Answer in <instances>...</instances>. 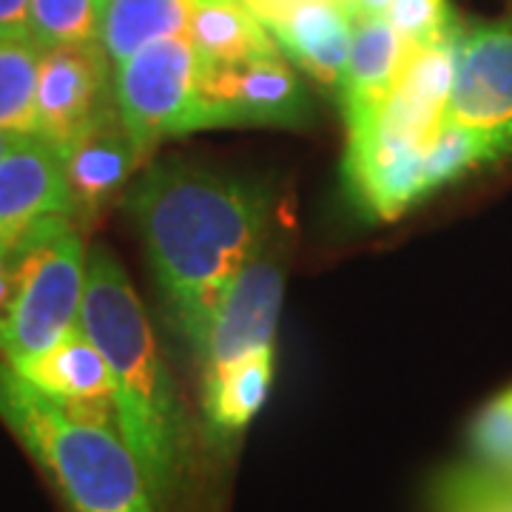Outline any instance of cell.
<instances>
[{"label":"cell","instance_id":"cell-24","mask_svg":"<svg viewBox=\"0 0 512 512\" xmlns=\"http://www.w3.org/2000/svg\"><path fill=\"white\" fill-rule=\"evenodd\" d=\"M433 512H512V490L470 461L450 467L433 487Z\"/></svg>","mask_w":512,"mask_h":512},{"label":"cell","instance_id":"cell-9","mask_svg":"<svg viewBox=\"0 0 512 512\" xmlns=\"http://www.w3.org/2000/svg\"><path fill=\"white\" fill-rule=\"evenodd\" d=\"M450 120L512 154V20L458 32Z\"/></svg>","mask_w":512,"mask_h":512},{"label":"cell","instance_id":"cell-26","mask_svg":"<svg viewBox=\"0 0 512 512\" xmlns=\"http://www.w3.org/2000/svg\"><path fill=\"white\" fill-rule=\"evenodd\" d=\"M0 37L29 40V0H0Z\"/></svg>","mask_w":512,"mask_h":512},{"label":"cell","instance_id":"cell-21","mask_svg":"<svg viewBox=\"0 0 512 512\" xmlns=\"http://www.w3.org/2000/svg\"><path fill=\"white\" fill-rule=\"evenodd\" d=\"M470 464L512 490V384L476 410L467 427Z\"/></svg>","mask_w":512,"mask_h":512},{"label":"cell","instance_id":"cell-8","mask_svg":"<svg viewBox=\"0 0 512 512\" xmlns=\"http://www.w3.org/2000/svg\"><path fill=\"white\" fill-rule=\"evenodd\" d=\"M114 109V66L100 40L43 49L35 89V134L66 151Z\"/></svg>","mask_w":512,"mask_h":512},{"label":"cell","instance_id":"cell-12","mask_svg":"<svg viewBox=\"0 0 512 512\" xmlns=\"http://www.w3.org/2000/svg\"><path fill=\"white\" fill-rule=\"evenodd\" d=\"M12 367L40 393L72 410L74 416L117 424L111 370L83 328H74L49 350L20 359Z\"/></svg>","mask_w":512,"mask_h":512},{"label":"cell","instance_id":"cell-19","mask_svg":"<svg viewBox=\"0 0 512 512\" xmlns=\"http://www.w3.org/2000/svg\"><path fill=\"white\" fill-rule=\"evenodd\" d=\"M197 0H106L100 9V46L111 66L123 63L148 43L185 35Z\"/></svg>","mask_w":512,"mask_h":512},{"label":"cell","instance_id":"cell-25","mask_svg":"<svg viewBox=\"0 0 512 512\" xmlns=\"http://www.w3.org/2000/svg\"><path fill=\"white\" fill-rule=\"evenodd\" d=\"M384 20L396 29L404 46H430L461 32L450 0H390Z\"/></svg>","mask_w":512,"mask_h":512},{"label":"cell","instance_id":"cell-23","mask_svg":"<svg viewBox=\"0 0 512 512\" xmlns=\"http://www.w3.org/2000/svg\"><path fill=\"white\" fill-rule=\"evenodd\" d=\"M100 35L97 0H29V40L37 49L94 43Z\"/></svg>","mask_w":512,"mask_h":512},{"label":"cell","instance_id":"cell-4","mask_svg":"<svg viewBox=\"0 0 512 512\" xmlns=\"http://www.w3.org/2000/svg\"><path fill=\"white\" fill-rule=\"evenodd\" d=\"M89 251L72 217H49L15 242L12 293L0 311V356L18 365L80 328Z\"/></svg>","mask_w":512,"mask_h":512},{"label":"cell","instance_id":"cell-15","mask_svg":"<svg viewBox=\"0 0 512 512\" xmlns=\"http://www.w3.org/2000/svg\"><path fill=\"white\" fill-rule=\"evenodd\" d=\"M353 20V9L342 0H302L265 29L291 63L339 92L348 66Z\"/></svg>","mask_w":512,"mask_h":512},{"label":"cell","instance_id":"cell-13","mask_svg":"<svg viewBox=\"0 0 512 512\" xmlns=\"http://www.w3.org/2000/svg\"><path fill=\"white\" fill-rule=\"evenodd\" d=\"M66 154V177L72 188L74 220H94L146 163V148L140 146L123 126L117 109L86 134H80Z\"/></svg>","mask_w":512,"mask_h":512},{"label":"cell","instance_id":"cell-5","mask_svg":"<svg viewBox=\"0 0 512 512\" xmlns=\"http://www.w3.org/2000/svg\"><path fill=\"white\" fill-rule=\"evenodd\" d=\"M202 60L185 35L148 43L114 66V106L128 134L146 148L200 128Z\"/></svg>","mask_w":512,"mask_h":512},{"label":"cell","instance_id":"cell-17","mask_svg":"<svg viewBox=\"0 0 512 512\" xmlns=\"http://www.w3.org/2000/svg\"><path fill=\"white\" fill-rule=\"evenodd\" d=\"M276 350L259 348L231 365L202 376V410L211 433L220 441H231L248 430L268 402L274 384Z\"/></svg>","mask_w":512,"mask_h":512},{"label":"cell","instance_id":"cell-6","mask_svg":"<svg viewBox=\"0 0 512 512\" xmlns=\"http://www.w3.org/2000/svg\"><path fill=\"white\" fill-rule=\"evenodd\" d=\"M285 299V242L268 231L237 276L222 291L217 308L191 348L205 373L237 362L259 348H274L279 313Z\"/></svg>","mask_w":512,"mask_h":512},{"label":"cell","instance_id":"cell-18","mask_svg":"<svg viewBox=\"0 0 512 512\" xmlns=\"http://www.w3.org/2000/svg\"><path fill=\"white\" fill-rule=\"evenodd\" d=\"M185 37L202 63H237L279 52L265 23L242 0H197Z\"/></svg>","mask_w":512,"mask_h":512},{"label":"cell","instance_id":"cell-11","mask_svg":"<svg viewBox=\"0 0 512 512\" xmlns=\"http://www.w3.org/2000/svg\"><path fill=\"white\" fill-rule=\"evenodd\" d=\"M49 217L74 220L66 154L52 140L29 131L0 157V239L18 242L32 225Z\"/></svg>","mask_w":512,"mask_h":512},{"label":"cell","instance_id":"cell-27","mask_svg":"<svg viewBox=\"0 0 512 512\" xmlns=\"http://www.w3.org/2000/svg\"><path fill=\"white\" fill-rule=\"evenodd\" d=\"M12 265H15V242L0 239V311L12 293Z\"/></svg>","mask_w":512,"mask_h":512},{"label":"cell","instance_id":"cell-30","mask_svg":"<svg viewBox=\"0 0 512 512\" xmlns=\"http://www.w3.org/2000/svg\"><path fill=\"white\" fill-rule=\"evenodd\" d=\"M342 3H348V6H350V9H353V0H342Z\"/></svg>","mask_w":512,"mask_h":512},{"label":"cell","instance_id":"cell-1","mask_svg":"<svg viewBox=\"0 0 512 512\" xmlns=\"http://www.w3.org/2000/svg\"><path fill=\"white\" fill-rule=\"evenodd\" d=\"M128 211L188 342L274 228L265 185L185 160L148 165L128 191Z\"/></svg>","mask_w":512,"mask_h":512},{"label":"cell","instance_id":"cell-10","mask_svg":"<svg viewBox=\"0 0 512 512\" xmlns=\"http://www.w3.org/2000/svg\"><path fill=\"white\" fill-rule=\"evenodd\" d=\"M348 140V183L365 214L396 220L424 200V148L384 126L376 114L348 123Z\"/></svg>","mask_w":512,"mask_h":512},{"label":"cell","instance_id":"cell-7","mask_svg":"<svg viewBox=\"0 0 512 512\" xmlns=\"http://www.w3.org/2000/svg\"><path fill=\"white\" fill-rule=\"evenodd\" d=\"M311 100L282 52L237 63H202L200 128L299 126Z\"/></svg>","mask_w":512,"mask_h":512},{"label":"cell","instance_id":"cell-20","mask_svg":"<svg viewBox=\"0 0 512 512\" xmlns=\"http://www.w3.org/2000/svg\"><path fill=\"white\" fill-rule=\"evenodd\" d=\"M498 160H504V157L487 137L447 120V126L436 134V140L424 148V160H421L424 197L444 185L456 183L464 174L476 171L481 165H493Z\"/></svg>","mask_w":512,"mask_h":512},{"label":"cell","instance_id":"cell-28","mask_svg":"<svg viewBox=\"0 0 512 512\" xmlns=\"http://www.w3.org/2000/svg\"><path fill=\"white\" fill-rule=\"evenodd\" d=\"M390 0H353V18H370V15H384Z\"/></svg>","mask_w":512,"mask_h":512},{"label":"cell","instance_id":"cell-2","mask_svg":"<svg viewBox=\"0 0 512 512\" xmlns=\"http://www.w3.org/2000/svg\"><path fill=\"white\" fill-rule=\"evenodd\" d=\"M80 328L103 353L114 382L120 433L157 504H168L188 467V419L146 308L109 248L89 254Z\"/></svg>","mask_w":512,"mask_h":512},{"label":"cell","instance_id":"cell-31","mask_svg":"<svg viewBox=\"0 0 512 512\" xmlns=\"http://www.w3.org/2000/svg\"><path fill=\"white\" fill-rule=\"evenodd\" d=\"M97 3H100V9H103V3H106V0H97Z\"/></svg>","mask_w":512,"mask_h":512},{"label":"cell","instance_id":"cell-22","mask_svg":"<svg viewBox=\"0 0 512 512\" xmlns=\"http://www.w3.org/2000/svg\"><path fill=\"white\" fill-rule=\"evenodd\" d=\"M40 55L32 40L0 37V128L35 131V89Z\"/></svg>","mask_w":512,"mask_h":512},{"label":"cell","instance_id":"cell-16","mask_svg":"<svg viewBox=\"0 0 512 512\" xmlns=\"http://www.w3.org/2000/svg\"><path fill=\"white\" fill-rule=\"evenodd\" d=\"M407 46L384 15L353 20L348 66L339 86L342 109L348 123L370 120L379 114L384 100L396 89Z\"/></svg>","mask_w":512,"mask_h":512},{"label":"cell","instance_id":"cell-14","mask_svg":"<svg viewBox=\"0 0 512 512\" xmlns=\"http://www.w3.org/2000/svg\"><path fill=\"white\" fill-rule=\"evenodd\" d=\"M456 37L430 46H407L396 89L376 114L384 126L421 148L430 146L450 120Z\"/></svg>","mask_w":512,"mask_h":512},{"label":"cell","instance_id":"cell-29","mask_svg":"<svg viewBox=\"0 0 512 512\" xmlns=\"http://www.w3.org/2000/svg\"><path fill=\"white\" fill-rule=\"evenodd\" d=\"M20 137H23V131H9V128H0V157H3L9 148L15 146Z\"/></svg>","mask_w":512,"mask_h":512},{"label":"cell","instance_id":"cell-3","mask_svg":"<svg viewBox=\"0 0 512 512\" xmlns=\"http://www.w3.org/2000/svg\"><path fill=\"white\" fill-rule=\"evenodd\" d=\"M0 419L72 512H157L117 424L74 416L0 362Z\"/></svg>","mask_w":512,"mask_h":512}]
</instances>
